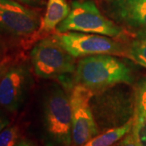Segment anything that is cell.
Masks as SVG:
<instances>
[{
    "mask_svg": "<svg viewBox=\"0 0 146 146\" xmlns=\"http://www.w3.org/2000/svg\"><path fill=\"white\" fill-rule=\"evenodd\" d=\"M10 124V119L7 115L3 112V110L0 109V132Z\"/></svg>",
    "mask_w": 146,
    "mask_h": 146,
    "instance_id": "ffe728a7",
    "label": "cell"
},
{
    "mask_svg": "<svg viewBox=\"0 0 146 146\" xmlns=\"http://www.w3.org/2000/svg\"><path fill=\"white\" fill-rule=\"evenodd\" d=\"M21 131L16 125H8L0 132V146H16L21 141Z\"/></svg>",
    "mask_w": 146,
    "mask_h": 146,
    "instance_id": "9a60e30c",
    "label": "cell"
},
{
    "mask_svg": "<svg viewBox=\"0 0 146 146\" xmlns=\"http://www.w3.org/2000/svg\"><path fill=\"white\" fill-rule=\"evenodd\" d=\"M73 81L95 94L116 84H131L134 75L130 65L119 58L98 54L79 60L73 73Z\"/></svg>",
    "mask_w": 146,
    "mask_h": 146,
    "instance_id": "6da1fadb",
    "label": "cell"
},
{
    "mask_svg": "<svg viewBox=\"0 0 146 146\" xmlns=\"http://www.w3.org/2000/svg\"><path fill=\"white\" fill-rule=\"evenodd\" d=\"M103 1H106V2H111V1H114V0H103Z\"/></svg>",
    "mask_w": 146,
    "mask_h": 146,
    "instance_id": "603a6c76",
    "label": "cell"
},
{
    "mask_svg": "<svg viewBox=\"0 0 146 146\" xmlns=\"http://www.w3.org/2000/svg\"><path fill=\"white\" fill-rule=\"evenodd\" d=\"M134 119L146 116V76L139 81L134 90Z\"/></svg>",
    "mask_w": 146,
    "mask_h": 146,
    "instance_id": "5bb4252c",
    "label": "cell"
},
{
    "mask_svg": "<svg viewBox=\"0 0 146 146\" xmlns=\"http://www.w3.org/2000/svg\"><path fill=\"white\" fill-rule=\"evenodd\" d=\"M32 84L29 69L16 61L0 82V109L15 112L24 104Z\"/></svg>",
    "mask_w": 146,
    "mask_h": 146,
    "instance_id": "9c48e42d",
    "label": "cell"
},
{
    "mask_svg": "<svg viewBox=\"0 0 146 146\" xmlns=\"http://www.w3.org/2000/svg\"><path fill=\"white\" fill-rule=\"evenodd\" d=\"M54 35L63 49L75 58L98 54L125 55V46L116 38L73 31L54 33Z\"/></svg>",
    "mask_w": 146,
    "mask_h": 146,
    "instance_id": "8992f818",
    "label": "cell"
},
{
    "mask_svg": "<svg viewBox=\"0 0 146 146\" xmlns=\"http://www.w3.org/2000/svg\"><path fill=\"white\" fill-rule=\"evenodd\" d=\"M113 146H139V145L137 144L134 134L131 130Z\"/></svg>",
    "mask_w": 146,
    "mask_h": 146,
    "instance_id": "ac0fdd59",
    "label": "cell"
},
{
    "mask_svg": "<svg viewBox=\"0 0 146 146\" xmlns=\"http://www.w3.org/2000/svg\"><path fill=\"white\" fill-rule=\"evenodd\" d=\"M3 53H4V48L3 46V45L0 43V54H2Z\"/></svg>",
    "mask_w": 146,
    "mask_h": 146,
    "instance_id": "7402d4cb",
    "label": "cell"
},
{
    "mask_svg": "<svg viewBox=\"0 0 146 146\" xmlns=\"http://www.w3.org/2000/svg\"><path fill=\"white\" fill-rule=\"evenodd\" d=\"M15 1L31 7H41L45 4L44 0H15Z\"/></svg>",
    "mask_w": 146,
    "mask_h": 146,
    "instance_id": "d6986e66",
    "label": "cell"
},
{
    "mask_svg": "<svg viewBox=\"0 0 146 146\" xmlns=\"http://www.w3.org/2000/svg\"><path fill=\"white\" fill-rule=\"evenodd\" d=\"M71 6L67 0H47L46 10L41 19L40 26L30 41L40 40L53 32L69 15Z\"/></svg>",
    "mask_w": 146,
    "mask_h": 146,
    "instance_id": "8fae6325",
    "label": "cell"
},
{
    "mask_svg": "<svg viewBox=\"0 0 146 146\" xmlns=\"http://www.w3.org/2000/svg\"><path fill=\"white\" fill-rule=\"evenodd\" d=\"M134 118L125 124L100 132L82 146H113L132 130Z\"/></svg>",
    "mask_w": 146,
    "mask_h": 146,
    "instance_id": "7c38bea8",
    "label": "cell"
},
{
    "mask_svg": "<svg viewBox=\"0 0 146 146\" xmlns=\"http://www.w3.org/2000/svg\"><path fill=\"white\" fill-rule=\"evenodd\" d=\"M107 12L112 21L131 31L146 30V0H114Z\"/></svg>",
    "mask_w": 146,
    "mask_h": 146,
    "instance_id": "30bf717a",
    "label": "cell"
},
{
    "mask_svg": "<svg viewBox=\"0 0 146 146\" xmlns=\"http://www.w3.org/2000/svg\"><path fill=\"white\" fill-rule=\"evenodd\" d=\"M40 13L15 0H0V33L12 38L30 40L41 23Z\"/></svg>",
    "mask_w": 146,
    "mask_h": 146,
    "instance_id": "52a82bcc",
    "label": "cell"
},
{
    "mask_svg": "<svg viewBox=\"0 0 146 146\" xmlns=\"http://www.w3.org/2000/svg\"><path fill=\"white\" fill-rule=\"evenodd\" d=\"M123 84L94 94L91 106L99 132L123 125L134 118V92L131 94Z\"/></svg>",
    "mask_w": 146,
    "mask_h": 146,
    "instance_id": "7a4b0ae2",
    "label": "cell"
},
{
    "mask_svg": "<svg viewBox=\"0 0 146 146\" xmlns=\"http://www.w3.org/2000/svg\"><path fill=\"white\" fill-rule=\"evenodd\" d=\"M44 124L48 136L58 146H72V107L69 95L54 85L43 103Z\"/></svg>",
    "mask_w": 146,
    "mask_h": 146,
    "instance_id": "277c9868",
    "label": "cell"
},
{
    "mask_svg": "<svg viewBox=\"0 0 146 146\" xmlns=\"http://www.w3.org/2000/svg\"><path fill=\"white\" fill-rule=\"evenodd\" d=\"M16 146H36L33 143H32L30 141H26V140H21L20 142L16 145Z\"/></svg>",
    "mask_w": 146,
    "mask_h": 146,
    "instance_id": "44dd1931",
    "label": "cell"
},
{
    "mask_svg": "<svg viewBox=\"0 0 146 146\" xmlns=\"http://www.w3.org/2000/svg\"><path fill=\"white\" fill-rule=\"evenodd\" d=\"M132 132L139 146H146V116L134 119Z\"/></svg>",
    "mask_w": 146,
    "mask_h": 146,
    "instance_id": "2e32d148",
    "label": "cell"
},
{
    "mask_svg": "<svg viewBox=\"0 0 146 146\" xmlns=\"http://www.w3.org/2000/svg\"><path fill=\"white\" fill-rule=\"evenodd\" d=\"M81 32L119 39L125 31L111 19L104 16L93 0H76L72 3L68 17L58 26L55 33Z\"/></svg>",
    "mask_w": 146,
    "mask_h": 146,
    "instance_id": "3957f363",
    "label": "cell"
},
{
    "mask_svg": "<svg viewBox=\"0 0 146 146\" xmlns=\"http://www.w3.org/2000/svg\"><path fill=\"white\" fill-rule=\"evenodd\" d=\"M34 72L38 77L56 78L75 72L76 58L58 43L54 35L40 39L30 53Z\"/></svg>",
    "mask_w": 146,
    "mask_h": 146,
    "instance_id": "5b68a950",
    "label": "cell"
},
{
    "mask_svg": "<svg viewBox=\"0 0 146 146\" xmlns=\"http://www.w3.org/2000/svg\"><path fill=\"white\" fill-rule=\"evenodd\" d=\"M93 96V91L80 84H75L71 90L72 146H82L100 133L91 106Z\"/></svg>",
    "mask_w": 146,
    "mask_h": 146,
    "instance_id": "ba28073f",
    "label": "cell"
},
{
    "mask_svg": "<svg viewBox=\"0 0 146 146\" xmlns=\"http://www.w3.org/2000/svg\"><path fill=\"white\" fill-rule=\"evenodd\" d=\"M125 55L146 68V30L132 31L130 41L125 45Z\"/></svg>",
    "mask_w": 146,
    "mask_h": 146,
    "instance_id": "4fadbf2b",
    "label": "cell"
},
{
    "mask_svg": "<svg viewBox=\"0 0 146 146\" xmlns=\"http://www.w3.org/2000/svg\"><path fill=\"white\" fill-rule=\"evenodd\" d=\"M16 62V60L11 54H7L5 53L0 54V82L9 68Z\"/></svg>",
    "mask_w": 146,
    "mask_h": 146,
    "instance_id": "e0dca14e",
    "label": "cell"
}]
</instances>
